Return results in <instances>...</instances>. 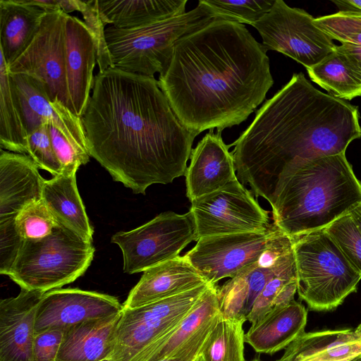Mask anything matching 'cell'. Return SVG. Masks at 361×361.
Here are the masks:
<instances>
[{
  "label": "cell",
  "mask_w": 361,
  "mask_h": 361,
  "mask_svg": "<svg viewBox=\"0 0 361 361\" xmlns=\"http://www.w3.org/2000/svg\"><path fill=\"white\" fill-rule=\"evenodd\" d=\"M293 238L297 293L309 309L333 310L356 292L361 274L324 228Z\"/></svg>",
  "instance_id": "cell-6"
},
{
  "label": "cell",
  "mask_w": 361,
  "mask_h": 361,
  "mask_svg": "<svg viewBox=\"0 0 361 361\" xmlns=\"http://www.w3.org/2000/svg\"><path fill=\"white\" fill-rule=\"evenodd\" d=\"M64 331L48 329L36 334L34 341L35 361H56Z\"/></svg>",
  "instance_id": "cell-41"
},
{
  "label": "cell",
  "mask_w": 361,
  "mask_h": 361,
  "mask_svg": "<svg viewBox=\"0 0 361 361\" xmlns=\"http://www.w3.org/2000/svg\"><path fill=\"white\" fill-rule=\"evenodd\" d=\"M307 319V310L294 300L252 324L245 334V341L258 353L273 355L286 349L305 332Z\"/></svg>",
  "instance_id": "cell-21"
},
{
  "label": "cell",
  "mask_w": 361,
  "mask_h": 361,
  "mask_svg": "<svg viewBox=\"0 0 361 361\" xmlns=\"http://www.w3.org/2000/svg\"><path fill=\"white\" fill-rule=\"evenodd\" d=\"M28 135L23 114L4 55L0 61V146L1 149L27 154Z\"/></svg>",
  "instance_id": "cell-28"
},
{
  "label": "cell",
  "mask_w": 361,
  "mask_h": 361,
  "mask_svg": "<svg viewBox=\"0 0 361 361\" xmlns=\"http://www.w3.org/2000/svg\"><path fill=\"white\" fill-rule=\"evenodd\" d=\"M206 283L185 256H178L143 271L123 304V309L142 307Z\"/></svg>",
  "instance_id": "cell-20"
},
{
  "label": "cell",
  "mask_w": 361,
  "mask_h": 361,
  "mask_svg": "<svg viewBox=\"0 0 361 361\" xmlns=\"http://www.w3.org/2000/svg\"><path fill=\"white\" fill-rule=\"evenodd\" d=\"M157 361H187L178 357H167Z\"/></svg>",
  "instance_id": "cell-47"
},
{
  "label": "cell",
  "mask_w": 361,
  "mask_h": 361,
  "mask_svg": "<svg viewBox=\"0 0 361 361\" xmlns=\"http://www.w3.org/2000/svg\"><path fill=\"white\" fill-rule=\"evenodd\" d=\"M82 121L90 156L134 193L185 176L197 135L179 121L154 77L99 72Z\"/></svg>",
  "instance_id": "cell-1"
},
{
  "label": "cell",
  "mask_w": 361,
  "mask_h": 361,
  "mask_svg": "<svg viewBox=\"0 0 361 361\" xmlns=\"http://www.w3.org/2000/svg\"><path fill=\"white\" fill-rule=\"evenodd\" d=\"M60 8L66 14L77 11L76 0H59Z\"/></svg>",
  "instance_id": "cell-45"
},
{
  "label": "cell",
  "mask_w": 361,
  "mask_h": 361,
  "mask_svg": "<svg viewBox=\"0 0 361 361\" xmlns=\"http://www.w3.org/2000/svg\"><path fill=\"white\" fill-rule=\"evenodd\" d=\"M221 20L252 25L267 13L275 0H202Z\"/></svg>",
  "instance_id": "cell-32"
},
{
  "label": "cell",
  "mask_w": 361,
  "mask_h": 361,
  "mask_svg": "<svg viewBox=\"0 0 361 361\" xmlns=\"http://www.w3.org/2000/svg\"><path fill=\"white\" fill-rule=\"evenodd\" d=\"M187 0H98L106 25L133 28L185 13Z\"/></svg>",
  "instance_id": "cell-26"
},
{
  "label": "cell",
  "mask_w": 361,
  "mask_h": 361,
  "mask_svg": "<svg viewBox=\"0 0 361 361\" xmlns=\"http://www.w3.org/2000/svg\"><path fill=\"white\" fill-rule=\"evenodd\" d=\"M65 18L61 10L46 11L36 36L7 67L10 74L27 75L39 80L52 102H59L75 114L66 76Z\"/></svg>",
  "instance_id": "cell-11"
},
{
  "label": "cell",
  "mask_w": 361,
  "mask_h": 361,
  "mask_svg": "<svg viewBox=\"0 0 361 361\" xmlns=\"http://www.w3.org/2000/svg\"><path fill=\"white\" fill-rule=\"evenodd\" d=\"M216 285H210L176 328L156 343L142 361L178 357L196 361L221 317Z\"/></svg>",
  "instance_id": "cell-14"
},
{
  "label": "cell",
  "mask_w": 361,
  "mask_h": 361,
  "mask_svg": "<svg viewBox=\"0 0 361 361\" xmlns=\"http://www.w3.org/2000/svg\"><path fill=\"white\" fill-rule=\"evenodd\" d=\"M16 228L23 240H38L49 235L56 222L42 200L23 208L15 219Z\"/></svg>",
  "instance_id": "cell-34"
},
{
  "label": "cell",
  "mask_w": 361,
  "mask_h": 361,
  "mask_svg": "<svg viewBox=\"0 0 361 361\" xmlns=\"http://www.w3.org/2000/svg\"><path fill=\"white\" fill-rule=\"evenodd\" d=\"M216 20L221 19L200 0L195 8L176 17L133 28L109 25L105 37L114 67L149 77L160 75L180 38Z\"/></svg>",
  "instance_id": "cell-5"
},
{
  "label": "cell",
  "mask_w": 361,
  "mask_h": 361,
  "mask_svg": "<svg viewBox=\"0 0 361 361\" xmlns=\"http://www.w3.org/2000/svg\"><path fill=\"white\" fill-rule=\"evenodd\" d=\"M349 361H361V354L358 356L350 360Z\"/></svg>",
  "instance_id": "cell-48"
},
{
  "label": "cell",
  "mask_w": 361,
  "mask_h": 361,
  "mask_svg": "<svg viewBox=\"0 0 361 361\" xmlns=\"http://www.w3.org/2000/svg\"><path fill=\"white\" fill-rule=\"evenodd\" d=\"M45 293L21 289L0 301V361H35V322Z\"/></svg>",
  "instance_id": "cell-17"
},
{
  "label": "cell",
  "mask_w": 361,
  "mask_h": 361,
  "mask_svg": "<svg viewBox=\"0 0 361 361\" xmlns=\"http://www.w3.org/2000/svg\"><path fill=\"white\" fill-rule=\"evenodd\" d=\"M29 155L0 153V220L15 219L28 204L42 200L45 180Z\"/></svg>",
  "instance_id": "cell-19"
},
{
  "label": "cell",
  "mask_w": 361,
  "mask_h": 361,
  "mask_svg": "<svg viewBox=\"0 0 361 361\" xmlns=\"http://www.w3.org/2000/svg\"><path fill=\"white\" fill-rule=\"evenodd\" d=\"M324 229L351 266L361 274V233L350 212Z\"/></svg>",
  "instance_id": "cell-33"
},
{
  "label": "cell",
  "mask_w": 361,
  "mask_h": 361,
  "mask_svg": "<svg viewBox=\"0 0 361 361\" xmlns=\"http://www.w3.org/2000/svg\"><path fill=\"white\" fill-rule=\"evenodd\" d=\"M276 264L271 268H262L256 262L221 287L217 286L221 315L247 322L255 300L274 274Z\"/></svg>",
  "instance_id": "cell-27"
},
{
  "label": "cell",
  "mask_w": 361,
  "mask_h": 361,
  "mask_svg": "<svg viewBox=\"0 0 361 361\" xmlns=\"http://www.w3.org/2000/svg\"><path fill=\"white\" fill-rule=\"evenodd\" d=\"M314 82L343 100L361 96V76L336 48L318 64L307 69Z\"/></svg>",
  "instance_id": "cell-29"
},
{
  "label": "cell",
  "mask_w": 361,
  "mask_h": 361,
  "mask_svg": "<svg viewBox=\"0 0 361 361\" xmlns=\"http://www.w3.org/2000/svg\"><path fill=\"white\" fill-rule=\"evenodd\" d=\"M361 202V182L345 152L298 164L278 178L269 203L274 224L291 238L326 228Z\"/></svg>",
  "instance_id": "cell-4"
},
{
  "label": "cell",
  "mask_w": 361,
  "mask_h": 361,
  "mask_svg": "<svg viewBox=\"0 0 361 361\" xmlns=\"http://www.w3.org/2000/svg\"><path fill=\"white\" fill-rule=\"evenodd\" d=\"M122 312L64 330L56 361H101L111 357Z\"/></svg>",
  "instance_id": "cell-23"
},
{
  "label": "cell",
  "mask_w": 361,
  "mask_h": 361,
  "mask_svg": "<svg viewBox=\"0 0 361 361\" xmlns=\"http://www.w3.org/2000/svg\"><path fill=\"white\" fill-rule=\"evenodd\" d=\"M243 322L219 317L201 351L203 361H245Z\"/></svg>",
  "instance_id": "cell-30"
},
{
  "label": "cell",
  "mask_w": 361,
  "mask_h": 361,
  "mask_svg": "<svg viewBox=\"0 0 361 361\" xmlns=\"http://www.w3.org/2000/svg\"><path fill=\"white\" fill-rule=\"evenodd\" d=\"M23 3L37 6L45 11L61 10L59 0H20Z\"/></svg>",
  "instance_id": "cell-43"
},
{
  "label": "cell",
  "mask_w": 361,
  "mask_h": 361,
  "mask_svg": "<svg viewBox=\"0 0 361 361\" xmlns=\"http://www.w3.org/2000/svg\"><path fill=\"white\" fill-rule=\"evenodd\" d=\"M229 147L221 137V131L214 133L210 130L192 149L185 174L186 196L190 202L238 179Z\"/></svg>",
  "instance_id": "cell-16"
},
{
  "label": "cell",
  "mask_w": 361,
  "mask_h": 361,
  "mask_svg": "<svg viewBox=\"0 0 361 361\" xmlns=\"http://www.w3.org/2000/svg\"><path fill=\"white\" fill-rule=\"evenodd\" d=\"M350 214L361 233V202L354 207Z\"/></svg>",
  "instance_id": "cell-46"
},
{
  "label": "cell",
  "mask_w": 361,
  "mask_h": 361,
  "mask_svg": "<svg viewBox=\"0 0 361 361\" xmlns=\"http://www.w3.org/2000/svg\"><path fill=\"white\" fill-rule=\"evenodd\" d=\"M45 13L20 0H0V51L7 66L31 43L39 30Z\"/></svg>",
  "instance_id": "cell-24"
},
{
  "label": "cell",
  "mask_w": 361,
  "mask_h": 361,
  "mask_svg": "<svg viewBox=\"0 0 361 361\" xmlns=\"http://www.w3.org/2000/svg\"><path fill=\"white\" fill-rule=\"evenodd\" d=\"M293 249V238L281 231L276 226L268 245L257 261L262 268L273 267L278 259Z\"/></svg>",
  "instance_id": "cell-40"
},
{
  "label": "cell",
  "mask_w": 361,
  "mask_h": 361,
  "mask_svg": "<svg viewBox=\"0 0 361 361\" xmlns=\"http://www.w3.org/2000/svg\"><path fill=\"white\" fill-rule=\"evenodd\" d=\"M361 354V323L354 329L305 332L275 361H348Z\"/></svg>",
  "instance_id": "cell-22"
},
{
  "label": "cell",
  "mask_w": 361,
  "mask_h": 361,
  "mask_svg": "<svg viewBox=\"0 0 361 361\" xmlns=\"http://www.w3.org/2000/svg\"><path fill=\"white\" fill-rule=\"evenodd\" d=\"M77 11L83 18V22L92 34L96 49L99 72L114 68L105 37L104 23L98 8V0H76Z\"/></svg>",
  "instance_id": "cell-36"
},
{
  "label": "cell",
  "mask_w": 361,
  "mask_h": 361,
  "mask_svg": "<svg viewBox=\"0 0 361 361\" xmlns=\"http://www.w3.org/2000/svg\"><path fill=\"white\" fill-rule=\"evenodd\" d=\"M252 26L259 33L262 45L292 58L310 68L336 50V45L303 9L275 0L269 11Z\"/></svg>",
  "instance_id": "cell-9"
},
{
  "label": "cell",
  "mask_w": 361,
  "mask_h": 361,
  "mask_svg": "<svg viewBox=\"0 0 361 361\" xmlns=\"http://www.w3.org/2000/svg\"><path fill=\"white\" fill-rule=\"evenodd\" d=\"M361 137L357 108L317 89L302 73L256 112L230 146L236 176L257 197L269 201L279 176L302 161L345 152Z\"/></svg>",
  "instance_id": "cell-3"
},
{
  "label": "cell",
  "mask_w": 361,
  "mask_h": 361,
  "mask_svg": "<svg viewBox=\"0 0 361 361\" xmlns=\"http://www.w3.org/2000/svg\"><path fill=\"white\" fill-rule=\"evenodd\" d=\"M94 253L92 241L56 223L49 235L23 240L8 276L21 289L47 293L81 276Z\"/></svg>",
  "instance_id": "cell-7"
},
{
  "label": "cell",
  "mask_w": 361,
  "mask_h": 361,
  "mask_svg": "<svg viewBox=\"0 0 361 361\" xmlns=\"http://www.w3.org/2000/svg\"><path fill=\"white\" fill-rule=\"evenodd\" d=\"M49 131L54 150L62 167V173H76L81 165L89 161V153L72 144L51 124H49Z\"/></svg>",
  "instance_id": "cell-38"
},
{
  "label": "cell",
  "mask_w": 361,
  "mask_h": 361,
  "mask_svg": "<svg viewBox=\"0 0 361 361\" xmlns=\"http://www.w3.org/2000/svg\"><path fill=\"white\" fill-rule=\"evenodd\" d=\"M101 361H113V360H111V359L108 358V359L102 360Z\"/></svg>",
  "instance_id": "cell-50"
},
{
  "label": "cell",
  "mask_w": 361,
  "mask_h": 361,
  "mask_svg": "<svg viewBox=\"0 0 361 361\" xmlns=\"http://www.w3.org/2000/svg\"><path fill=\"white\" fill-rule=\"evenodd\" d=\"M196 361H203V360H202V358H201L200 357H199L196 360Z\"/></svg>",
  "instance_id": "cell-51"
},
{
  "label": "cell",
  "mask_w": 361,
  "mask_h": 361,
  "mask_svg": "<svg viewBox=\"0 0 361 361\" xmlns=\"http://www.w3.org/2000/svg\"><path fill=\"white\" fill-rule=\"evenodd\" d=\"M275 225L263 233L204 237L184 256L210 284L233 278L255 264L266 249Z\"/></svg>",
  "instance_id": "cell-12"
},
{
  "label": "cell",
  "mask_w": 361,
  "mask_h": 361,
  "mask_svg": "<svg viewBox=\"0 0 361 361\" xmlns=\"http://www.w3.org/2000/svg\"><path fill=\"white\" fill-rule=\"evenodd\" d=\"M65 61L68 87L74 113L82 118L90 98L97 61L93 37L83 20L66 14Z\"/></svg>",
  "instance_id": "cell-18"
},
{
  "label": "cell",
  "mask_w": 361,
  "mask_h": 361,
  "mask_svg": "<svg viewBox=\"0 0 361 361\" xmlns=\"http://www.w3.org/2000/svg\"><path fill=\"white\" fill-rule=\"evenodd\" d=\"M42 200L56 223L92 241L94 230L78 190L75 173L45 180Z\"/></svg>",
  "instance_id": "cell-25"
},
{
  "label": "cell",
  "mask_w": 361,
  "mask_h": 361,
  "mask_svg": "<svg viewBox=\"0 0 361 361\" xmlns=\"http://www.w3.org/2000/svg\"><path fill=\"white\" fill-rule=\"evenodd\" d=\"M197 240L190 211L183 214L165 212L140 227L111 237V243L121 250L123 271L130 274L178 257L189 243Z\"/></svg>",
  "instance_id": "cell-8"
},
{
  "label": "cell",
  "mask_w": 361,
  "mask_h": 361,
  "mask_svg": "<svg viewBox=\"0 0 361 361\" xmlns=\"http://www.w3.org/2000/svg\"><path fill=\"white\" fill-rule=\"evenodd\" d=\"M27 154L38 168L54 176L62 173L61 165L51 144L49 123L41 124L28 135Z\"/></svg>",
  "instance_id": "cell-37"
},
{
  "label": "cell",
  "mask_w": 361,
  "mask_h": 361,
  "mask_svg": "<svg viewBox=\"0 0 361 361\" xmlns=\"http://www.w3.org/2000/svg\"><path fill=\"white\" fill-rule=\"evenodd\" d=\"M15 219L0 220V274L7 276L24 240L16 228Z\"/></svg>",
  "instance_id": "cell-39"
},
{
  "label": "cell",
  "mask_w": 361,
  "mask_h": 361,
  "mask_svg": "<svg viewBox=\"0 0 361 361\" xmlns=\"http://www.w3.org/2000/svg\"><path fill=\"white\" fill-rule=\"evenodd\" d=\"M336 49L347 58L355 71L361 76V47L341 44L336 46Z\"/></svg>",
  "instance_id": "cell-42"
},
{
  "label": "cell",
  "mask_w": 361,
  "mask_h": 361,
  "mask_svg": "<svg viewBox=\"0 0 361 361\" xmlns=\"http://www.w3.org/2000/svg\"><path fill=\"white\" fill-rule=\"evenodd\" d=\"M123 310L117 298L78 288H57L42 296L36 311L35 334L65 330L83 322L109 317Z\"/></svg>",
  "instance_id": "cell-13"
},
{
  "label": "cell",
  "mask_w": 361,
  "mask_h": 361,
  "mask_svg": "<svg viewBox=\"0 0 361 361\" xmlns=\"http://www.w3.org/2000/svg\"><path fill=\"white\" fill-rule=\"evenodd\" d=\"M339 11L361 13V0L333 1Z\"/></svg>",
  "instance_id": "cell-44"
},
{
  "label": "cell",
  "mask_w": 361,
  "mask_h": 361,
  "mask_svg": "<svg viewBox=\"0 0 361 361\" xmlns=\"http://www.w3.org/2000/svg\"><path fill=\"white\" fill-rule=\"evenodd\" d=\"M267 50L243 24L216 20L180 38L159 85L197 135L239 125L274 85Z\"/></svg>",
  "instance_id": "cell-2"
},
{
  "label": "cell",
  "mask_w": 361,
  "mask_h": 361,
  "mask_svg": "<svg viewBox=\"0 0 361 361\" xmlns=\"http://www.w3.org/2000/svg\"><path fill=\"white\" fill-rule=\"evenodd\" d=\"M191 202L197 239L243 233H263L272 226L267 211L238 179Z\"/></svg>",
  "instance_id": "cell-10"
},
{
  "label": "cell",
  "mask_w": 361,
  "mask_h": 361,
  "mask_svg": "<svg viewBox=\"0 0 361 361\" xmlns=\"http://www.w3.org/2000/svg\"><path fill=\"white\" fill-rule=\"evenodd\" d=\"M249 361H262L260 357L259 356L257 357H255L254 358H252V360H249Z\"/></svg>",
  "instance_id": "cell-49"
},
{
  "label": "cell",
  "mask_w": 361,
  "mask_h": 361,
  "mask_svg": "<svg viewBox=\"0 0 361 361\" xmlns=\"http://www.w3.org/2000/svg\"><path fill=\"white\" fill-rule=\"evenodd\" d=\"M314 22L333 40L361 47V13L338 11L314 18Z\"/></svg>",
  "instance_id": "cell-35"
},
{
  "label": "cell",
  "mask_w": 361,
  "mask_h": 361,
  "mask_svg": "<svg viewBox=\"0 0 361 361\" xmlns=\"http://www.w3.org/2000/svg\"><path fill=\"white\" fill-rule=\"evenodd\" d=\"M296 279L295 260L293 249L278 259L274 274L255 300L247 322L254 324L274 310L280 291L286 284Z\"/></svg>",
  "instance_id": "cell-31"
},
{
  "label": "cell",
  "mask_w": 361,
  "mask_h": 361,
  "mask_svg": "<svg viewBox=\"0 0 361 361\" xmlns=\"http://www.w3.org/2000/svg\"><path fill=\"white\" fill-rule=\"evenodd\" d=\"M20 101L27 135L44 123L56 127L75 146L88 152L82 118L61 102H52L39 80L11 74Z\"/></svg>",
  "instance_id": "cell-15"
}]
</instances>
